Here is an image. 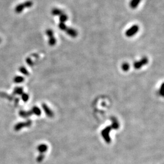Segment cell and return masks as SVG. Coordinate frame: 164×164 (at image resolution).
Instances as JSON below:
<instances>
[{"label": "cell", "instance_id": "cell-9", "mask_svg": "<svg viewBox=\"0 0 164 164\" xmlns=\"http://www.w3.org/2000/svg\"><path fill=\"white\" fill-rule=\"evenodd\" d=\"M111 121H112V125H111V128L114 130H117L119 128V123H118V120L117 118L115 117H111Z\"/></svg>", "mask_w": 164, "mask_h": 164}, {"label": "cell", "instance_id": "cell-10", "mask_svg": "<svg viewBox=\"0 0 164 164\" xmlns=\"http://www.w3.org/2000/svg\"><path fill=\"white\" fill-rule=\"evenodd\" d=\"M47 146L45 144H41L39 145L37 147V150L39 152L40 154H43L47 150Z\"/></svg>", "mask_w": 164, "mask_h": 164}, {"label": "cell", "instance_id": "cell-8", "mask_svg": "<svg viewBox=\"0 0 164 164\" xmlns=\"http://www.w3.org/2000/svg\"><path fill=\"white\" fill-rule=\"evenodd\" d=\"M42 108L43 109L44 111L46 113V116L49 117H52L54 116V112H52V110L49 109V108L46 105V104L43 103L42 105Z\"/></svg>", "mask_w": 164, "mask_h": 164}, {"label": "cell", "instance_id": "cell-16", "mask_svg": "<svg viewBox=\"0 0 164 164\" xmlns=\"http://www.w3.org/2000/svg\"><path fill=\"white\" fill-rule=\"evenodd\" d=\"M158 94L160 97L164 98V82L160 85L159 91H158Z\"/></svg>", "mask_w": 164, "mask_h": 164}, {"label": "cell", "instance_id": "cell-2", "mask_svg": "<svg viewBox=\"0 0 164 164\" xmlns=\"http://www.w3.org/2000/svg\"><path fill=\"white\" fill-rule=\"evenodd\" d=\"M112 130V129L111 128V126H109L106 127L104 130H103L102 131V136L103 139L105 140V141L107 143H109L111 141V137L109 136V133Z\"/></svg>", "mask_w": 164, "mask_h": 164}, {"label": "cell", "instance_id": "cell-25", "mask_svg": "<svg viewBox=\"0 0 164 164\" xmlns=\"http://www.w3.org/2000/svg\"><path fill=\"white\" fill-rule=\"evenodd\" d=\"M0 43H1V39H0Z\"/></svg>", "mask_w": 164, "mask_h": 164}, {"label": "cell", "instance_id": "cell-19", "mask_svg": "<svg viewBox=\"0 0 164 164\" xmlns=\"http://www.w3.org/2000/svg\"><path fill=\"white\" fill-rule=\"evenodd\" d=\"M14 93L16 94H18V95H21L23 93V89L22 88H20V87L16 88L15 90H14Z\"/></svg>", "mask_w": 164, "mask_h": 164}, {"label": "cell", "instance_id": "cell-1", "mask_svg": "<svg viewBox=\"0 0 164 164\" xmlns=\"http://www.w3.org/2000/svg\"><path fill=\"white\" fill-rule=\"evenodd\" d=\"M33 3L32 1H27L23 3L18 4L16 6L15 9V12L16 14H20L24 10V9L26 8H30L33 6Z\"/></svg>", "mask_w": 164, "mask_h": 164}, {"label": "cell", "instance_id": "cell-4", "mask_svg": "<svg viewBox=\"0 0 164 164\" xmlns=\"http://www.w3.org/2000/svg\"><path fill=\"white\" fill-rule=\"evenodd\" d=\"M148 63V58L147 57H144L141 58L139 61H137L134 63V68L136 69H141L142 67Z\"/></svg>", "mask_w": 164, "mask_h": 164}, {"label": "cell", "instance_id": "cell-15", "mask_svg": "<svg viewBox=\"0 0 164 164\" xmlns=\"http://www.w3.org/2000/svg\"><path fill=\"white\" fill-rule=\"evenodd\" d=\"M59 20L60 23H65L66 21L68 20V15H66V14H64L63 13V14L59 16Z\"/></svg>", "mask_w": 164, "mask_h": 164}, {"label": "cell", "instance_id": "cell-22", "mask_svg": "<svg viewBox=\"0 0 164 164\" xmlns=\"http://www.w3.org/2000/svg\"><path fill=\"white\" fill-rule=\"evenodd\" d=\"M21 97H22V100H23L24 102H27V100H29V97L28 94H27L23 93V94H21Z\"/></svg>", "mask_w": 164, "mask_h": 164}, {"label": "cell", "instance_id": "cell-18", "mask_svg": "<svg viewBox=\"0 0 164 164\" xmlns=\"http://www.w3.org/2000/svg\"><path fill=\"white\" fill-rule=\"evenodd\" d=\"M14 81L16 83H21V82L24 81V78L21 76H16L14 78Z\"/></svg>", "mask_w": 164, "mask_h": 164}, {"label": "cell", "instance_id": "cell-17", "mask_svg": "<svg viewBox=\"0 0 164 164\" xmlns=\"http://www.w3.org/2000/svg\"><path fill=\"white\" fill-rule=\"evenodd\" d=\"M130 64L128 63H124L122 64V70L125 72H127L130 69Z\"/></svg>", "mask_w": 164, "mask_h": 164}, {"label": "cell", "instance_id": "cell-7", "mask_svg": "<svg viewBox=\"0 0 164 164\" xmlns=\"http://www.w3.org/2000/svg\"><path fill=\"white\" fill-rule=\"evenodd\" d=\"M65 32L69 35L70 37H72V38H76L78 35V32L74 29L71 28V27H67V29H66Z\"/></svg>", "mask_w": 164, "mask_h": 164}, {"label": "cell", "instance_id": "cell-13", "mask_svg": "<svg viewBox=\"0 0 164 164\" xmlns=\"http://www.w3.org/2000/svg\"><path fill=\"white\" fill-rule=\"evenodd\" d=\"M33 114L32 111H21L20 112V116H21L22 117H27L30 116H32Z\"/></svg>", "mask_w": 164, "mask_h": 164}, {"label": "cell", "instance_id": "cell-20", "mask_svg": "<svg viewBox=\"0 0 164 164\" xmlns=\"http://www.w3.org/2000/svg\"><path fill=\"white\" fill-rule=\"evenodd\" d=\"M58 27H59L60 29H61L62 31H65L66 29H67V26L65 24V23H60L59 24H58Z\"/></svg>", "mask_w": 164, "mask_h": 164}, {"label": "cell", "instance_id": "cell-3", "mask_svg": "<svg viewBox=\"0 0 164 164\" xmlns=\"http://www.w3.org/2000/svg\"><path fill=\"white\" fill-rule=\"evenodd\" d=\"M139 30V27L138 25H133L126 31L125 35L127 37H133L134 35H136L138 32Z\"/></svg>", "mask_w": 164, "mask_h": 164}, {"label": "cell", "instance_id": "cell-21", "mask_svg": "<svg viewBox=\"0 0 164 164\" xmlns=\"http://www.w3.org/2000/svg\"><path fill=\"white\" fill-rule=\"evenodd\" d=\"M20 71L21 72L22 74H23L24 75H28L29 74L28 71L27 70V69H26L24 67H21V68H20Z\"/></svg>", "mask_w": 164, "mask_h": 164}, {"label": "cell", "instance_id": "cell-23", "mask_svg": "<svg viewBox=\"0 0 164 164\" xmlns=\"http://www.w3.org/2000/svg\"><path fill=\"white\" fill-rule=\"evenodd\" d=\"M45 158V156L43 154H40L37 158V161L38 162H41V161H43V160Z\"/></svg>", "mask_w": 164, "mask_h": 164}, {"label": "cell", "instance_id": "cell-24", "mask_svg": "<svg viewBox=\"0 0 164 164\" xmlns=\"http://www.w3.org/2000/svg\"><path fill=\"white\" fill-rule=\"evenodd\" d=\"M26 63H27V64L31 66H32L33 65V62H32V60H31L30 58H27V59H26Z\"/></svg>", "mask_w": 164, "mask_h": 164}, {"label": "cell", "instance_id": "cell-5", "mask_svg": "<svg viewBox=\"0 0 164 164\" xmlns=\"http://www.w3.org/2000/svg\"><path fill=\"white\" fill-rule=\"evenodd\" d=\"M46 33L49 37V45L51 46H54L56 44L57 40H56V38H55L54 35V32L52 31V30L47 29L46 31Z\"/></svg>", "mask_w": 164, "mask_h": 164}, {"label": "cell", "instance_id": "cell-12", "mask_svg": "<svg viewBox=\"0 0 164 164\" xmlns=\"http://www.w3.org/2000/svg\"><path fill=\"white\" fill-rule=\"evenodd\" d=\"M51 14L54 16H60L63 14V12L58 8H53L51 11Z\"/></svg>", "mask_w": 164, "mask_h": 164}, {"label": "cell", "instance_id": "cell-6", "mask_svg": "<svg viewBox=\"0 0 164 164\" xmlns=\"http://www.w3.org/2000/svg\"><path fill=\"white\" fill-rule=\"evenodd\" d=\"M31 125H32V121L28 120L26 122H21V123H18V124H16L14 127V129H15V131H19V130H21L23 128L29 127Z\"/></svg>", "mask_w": 164, "mask_h": 164}, {"label": "cell", "instance_id": "cell-11", "mask_svg": "<svg viewBox=\"0 0 164 164\" xmlns=\"http://www.w3.org/2000/svg\"><path fill=\"white\" fill-rule=\"evenodd\" d=\"M141 0H131L130 3V6L131 9H135L138 7L141 3Z\"/></svg>", "mask_w": 164, "mask_h": 164}, {"label": "cell", "instance_id": "cell-14", "mask_svg": "<svg viewBox=\"0 0 164 164\" xmlns=\"http://www.w3.org/2000/svg\"><path fill=\"white\" fill-rule=\"evenodd\" d=\"M31 111H32L33 114L36 115V116H39L41 115V110L39 109V108L37 107V106H34V107L32 108Z\"/></svg>", "mask_w": 164, "mask_h": 164}]
</instances>
